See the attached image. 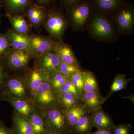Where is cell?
<instances>
[{
	"mask_svg": "<svg viewBox=\"0 0 134 134\" xmlns=\"http://www.w3.org/2000/svg\"><path fill=\"white\" fill-rule=\"evenodd\" d=\"M68 25V21L64 13L56 7L47 8V15L43 27L51 37L59 42L63 38Z\"/></svg>",
	"mask_w": 134,
	"mask_h": 134,
	"instance_id": "6da1fadb",
	"label": "cell"
},
{
	"mask_svg": "<svg viewBox=\"0 0 134 134\" xmlns=\"http://www.w3.org/2000/svg\"><path fill=\"white\" fill-rule=\"evenodd\" d=\"M109 15L94 10L89 25L92 36L101 41H109L115 35V29Z\"/></svg>",
	"mask_w": 134,
	"mask_h": 134,
	"instance_id": "7a4b0ae2",
	"label": "cell"
},
{
	"mask_svg": "<svg viewBox=\"0 0 134 134\" xmlns=\"http://www.w3.org/2000/svg\"><path fill=\"white\" fill-rule=\"evenodd\" d=\"M7 98L31 100L22 76L9 74L7 77L0 90V100Z\"/></svg>",
	"mask_w": 134,
	"mask_h": 134,
	"instance_id": "3957f363",
	"label": "cell"
},
{
	"mask_svg": "<svg viewBox=\"0 0 134 134\" xmlns=\"http://www.w3.org/2000/svg\"><path fill=\"white\" fill-rule=\"evenodd\" d=\"M94 11L89 0H80L71 6L67 11V19L75 30H82Z\"/></svg>",
	"mask_w": 134,
	"mask_h": 134,
	"instance_id": "277c9868",
	"label": "cell"
},
{
	"mask_svg": "<svg viewBox=\"0 0 134 134\" xmlns=\"http://www.w3.org/2000/svg\"><path fill=\"white\" fill-rule=\"evenodd\" d=\"M31 100L35 107L41 110L59 105L58 92L51 85L48 78L42 83L32 96Z\"/></svg>",
	"mask_w": 134,
	"mask_h": 134,
	"instance_id": "5b68a950",
	"label": "cell"
},
{
	"mask_svg": "<svg viewBox=\"0 0 134 134\" xmlns=\"http://www.w3.org/2000/svg\"><path fill=\"white\" fill-rule=\"evenodd\" d=\"M109 15L114 20L118 31L122 34L132 32L134 26V8L130 3L125 2Z\"/></svg>",
	"mask_w": 134,
	"mask_h": 134,
	"instance_id": "8992f818",
	"label": "cell"
},
{
	"mask_svg": "<svg viewBox=\"0 0 134 134\" xmlns=\"http://www.w3.org/2000/svg\"><path fill=\"white\" fill-rule=\"evenodd\" d=\"M42 110L44 114L47 127L50 133L63 132L71 134L65 112L60 106L58 105Z\"/></svg>",
	"mask_w": 134,
	"mask_h": 134,
	"instance_id": "52a82bcc",
	"label": "cell"
},
{
	"mask_svg": "<svg viewBox=\"0 0 134 134\" xmlns=\"http://www.w3.org/2000/svg\"><path fill=\"white\" fill-rule=\"evenodd\" d=\"M32 58L31 54L27 51L11 48L3 60L7 70L24 71Z\"/></svg>",
	"mask_w": 134,
	"mask_h": 134,
	"instance_id": "ba28073f",
	"label": "cell"
},
{
	"mask_svg": "<svg viewBox=\"0 0 134 134\" xmlns=\"http://www.w3.org/2000/svg\"><path fill=\"white\" fill-rule=\"evenodd\" d=\"M58 42L48 36L41 34H30L31 53L35 59L56 48Z\"/></svg>",
	"mask_w": 134,
	"mask_h": 134,
	"instance_id": "9c48e42d",
	"label": "cell"
},
{
	"mask_svg": "<svg viewBox=\"0 0 134 134\" xmlns=\"http://www.w3.org/2000/svg\"><path fill=\"white\" fill-rule=\"evenodd\" d=\"M24 71L22 77L31 98L42 83L48 79L49 75L35 65L30 68H28Z\"/></svg>",
	"mask_w": 134,
	"mask_h": 134,
	"instance_id": "30bf717a",
	"label": "cell"
},
{
	"mask_svg": "<svg viewBox=\"0 0 134 134\" xmlns=\"http://www.w3.org/2000/svg\"><path fill=\"white\" fill-rule=\"evenodd\" d=\"M56 48L35 58L34 65L49 75L57 71L61 61Z\"/></svg>",
	"mask_w": 134,
	"mask_h": 134,
	"instance_id": "8fae6325",
	"label": "cell"
},
{
	"mask_svg": "<svg viewBox=\"0 0 134 134\" xmlns=\"http://www.w3.org/2000/svg\"><path fill=\"white\" fill-rule=\"evenodd\" d=\"M32 28L40 31L47 15V8L31 3L27 7L24 14Z\"/></svg>",
	"mask_w": 134,
	"mask_h": 134,
	"instance_id": "7c38bea8",
	"label": "cell"
},
{
	"mask_svg": "<svg viewBox=\"0 0 134 134\" xmlns=\"http://www.w3.org/2000/svg\"><path fill=\"white\" fill-rule=\"evenodd\" d=\"M5 33L7 35L11 48L18 50H25L31 53L30 47V34H23L17 33L11 28H9Z\"/></svg>",
	"mask_w": 134,
	"mask_h": 134,
	"instance_id": "4fadbf2b",
	"label": "cell"
},
{
	"mask_svg": "<svg viewBox=\"0 0 134 134\" xmlns=\"http://www.w3.org/2000/svg\"><path fill=\"white\" fill-rule=\"evenodd\" d=\"M81 99L86 107L88 114L102 107L107 100L105 97L101 96L99 91H96L83 92Z\"/></svg>",
	"mask_w": 134,
	"mask_h": 134,
	"instance_id": "5bb4252c",
	"label": "cell"
},
{
	"mask_svg": "<svg viewBox=\"0 0 134 134\" xmlns=\"http://www.w3.org/2000/svg\"><path fill=\"white\" fill-rule=\"evenodd\" d=\"M91 113L93 126L97 130H111L115 126L112 117L102 107Z\"/></svg>",
	"mask_w": 134,
	"mask_h": 134,
	"instance_id": "9a60e30c",
	"label": "cell"
},
{
	"mask_svg": "<svg viewBox=\"0 0 134 134\" xmlns=\"http://www.w3.org/2000/svg\"><path fill=\"white\" fill-rule=\"evenodd\" d=\"M12 105L14 110L29 120L34 110V105L31 100L23 99L7 98L3 99Z\"/></svg>",
	"mask_w": 134,
	"mask_h": 134,
	"instance_id": "2e32d148",
	"label": "cell"
},
{
	"mask_svg": "<svg viewBox=\"0 0 134 134\" xmlns=\"http://www.w3.org/2000/svg\"><path fill=\"white\" fill-rule=\"evenodd\" d=\"M29 122L35 134H48V131L43 111L34 106L32 114L29 118Z\"/></svg>",
	"mask_w": 134,
	"mask_h": 134,
	"instance_id": "e0dca14e",
	"label": "cell"
},
{
	"mask_svg": "<svg viewBox=\"0 0 134 134\" xmlns=\"http://www.w3.org/2000/svg\"><path fill=\"white\" fill-rule=\"evenodd\" d=\"M65 112L66 120L71 132L78 120L88 113L86 107L83 103H79L70 107Z\"/></svg>",
	"mask_w": 134,
	"mask_h": 134,
	"instance_id": "ac0fdd59",
	"label": "cell"
},
{
	"mask_svg": "<svg viewBox=\"0 0 134 134\" xmlns=\"http://www.w3.org/2000/svg\"><path fill=\"white\" fill-rule=\"evenodd\" d=\"M9 20L12 29L20 34H30L31 26L23 14H5Z\"/></svg>",
	"mask_w": 134,
	"mask_h": 134,
	"instance_id": "d6986e66",
	"label": "cell"
},
{
	"mask_svg": "<svg viewBox=\"0 0 134 134\" xmlns=\"http://www.w3.org/2000/svg\"><path fill=\"white\" fill-rule=\"evenodd\" d=\"M11 129L14 134H35L29 120L13 111Z\"/></svg>",
	"mask_w": 134,
	"mask_h": 134,
	"instance_id": "ffe728a7",
	"label": "cell"
},
{
	"mask_svg": "<svg viewBox=\"0 0 134 134\" xmlns=\"http://www.w3.org/2000/svg\"><path fill=\"white\" fill-rule=\"evenodd\" d=\"M32 0H3L5 14H23Z\"/></svg>",
	"mask_w": 134,
	"mask_h": 134,
	"instance_id": "44dd1931",
	"label": "cell"
},
{
	"mask_svg": "<svg viewBox=\"0 0 134 134\" xmlns=\"http://www.w3.org/2000/svg\"><path fill=\"white\" fill-rule=\"evenodd\" d=\"M96 11L108 15L125 2L124 0H89Z\"/></svg>",
	"mask_w": 134,
	"mask_h": 134,
	"instance_id": "7402d4cb",
	"label": "cell"
},
{
	"mask_svg": "<svg viewBox=\"0 0 134 134\" xmlns=\"http://www.w3.org/2000/svg\"><path fill=\"white\" fill-rule=\"evenodd\" d=\"M56 48L61 61L80 68L79 62L69 44L64 43L63 41H58Z\"/></svg>",
	"mask_w": 134,
	"mask_h": 134,
	"instance_id": "603a6c76",
	"label": "cell"
},
{
	"mask_svg": "<svg viewBox=\"0 0 134 134\" xmlns=\"http://www.w3.org/2000/svg\"><path fill=\"white\" fill-rule=\"evenodd\" d=\"M93 127L91 117L88 113L77 122L72 130L71 134H89Z\"/></svg>",
	"mask_w": 134,
	"mask_h": 134,
	"instance_id": "cb8c5ba5",
	"label": "cell"
},
{
	"mask_svg": "<svg viewBox=\"0 0 134 134\" xmlns=\"http://www.w3.org/2000/svg\"><path fill=\"white\" fill-rule=\"evenodd\" d=\"M58 97L59 105L66 110L70 107L82 103L72 93L70 92H58Z\"/></svg>",
	"mask_w": 134,
	"mask_h": 134,
	"instance_id": "d4e9b609",
	"label": "cell"
},
{
	"mask_svg": "<svg viewBox=\"0 0 134 134\" xmlns=\"http://www.w3.org/2000/svg\"><path fill=\"white\" fill-rule=\"evenodd\" d=\"M131 80L127 79L126 75L122 74L116 75L111 85L110 91L105 97L106 99H107L109 98L114 92L126 89L128 84Z\"/></svg>",
	"mask_w": 134,
	"mask_h": 134,
	"instance_id": "484cf974",
	"label": "cell"
},
{
	"mask_svg": "<svg viewBox=\"0 0 134 134\" xmlns=\"http://www.w3.org/2000/svg\"><path fill=\"white\" fill-rule=\"evenodd\" d=\"M84 85L83 92L99 91V86L93 73L88 71H82Z\"/></svg>",
	"mask_w": 134,
	"mask_h": 134,
	"instance_id": "4316f807",
	"label": "cell"
},
{
	"mask_svg": "<svg viewBox=\"0 0 134 134\" xmlns=\"http://www.w3.org/2000/svg\"><path fill=\"white\" fill-rule=\"evenodd\" d=\"M69 77L57 70L49 75L48 80L52 86L56 91L68 81Z\"/></svg>",
	"mask_w": 134,
	"mask_h": 134,
	"instance_id": "83f0119b",
	"label": "cell"
},
{
	"mask_svg": "<svg viewBox=\"0 0 134 134\" xmlns=\"http://www.w3.org/2000/svg\"><path fill=\"white\" fill-rule=\"evenodd\" d=\"M72 83L81 95L83 91L84 80L82 71L81 70L72 74L69 77Z\"/></svg>",
	"mask_w": 134,
	"mask_h": 134,
	"instance_id": "f1b7e54d",
	"label": "cell"
},
{
	"mask_svg": "<svg viewBox=\"0 0 134 134\" xmlns=\"http://www.w3.org/2000/svg\"><path fill=\"white\" fill-rule=\"evenodd\" d=\"M57 70L60 72L65 76L69 77L72 74L80 70V68L68 64L61 61L57 69Z\"/></svg>",
	"mask_w": 134,
	"mask_h": 134,
	"instance_id": "f546056e",
	"label": "cell"
},
{
	"mask_svg": "<svg viewBox=\"0 0 134 134\" xmlns=\"http://www.w3.org/2000/svg\"><path fill=\"white\" fill-rule=\"evenodd\" d=\"M11 47L5 33H0V58H4Z\"/></svg>",
	"mask_w": 134,
	"mask_h": 134,
	"instance_id": "4dcf8cb0",
	"label": "cell"
},
{
	"mask_svg": "<svg viewBox=\"0 0 134 134\" xmlns=\"http://www.w3.org/2000/svg\"><path fill=\"white\" fill-rule=\"evenodd\" d=\"M57 91L58 92H70L74 94L78 99L81 100V94L72 83L69 77L68 81L60 87Z\"/></svg>",
	"mask_w": 134,
	"mask_h": 134,
	"instance_id": "1f68e13d",
	"label": "cell"
},
{
	"mask_svg": "<svg viewBox=\"0 0 134 134\" xmlns=\"http://www.w3.org/2000/svg\"><path fill=\"white\" fill-rule=\"evenodd\" d=\"M132 126L131 124H119L114 126L111 130L113 134H130Z\"/></svg>",
	"mask_w": 134,
	"mask_h": 134,
	"instance_id": "d6a6232c",
	"label": "cell"
},
{
	"mask_svg": "<svg viewBox=\"0 0 134 134\" xmlns=\"http://www.w3.org/2000/svg\"><path fill=\"white\" fill-rule=\"evenodd\" d=\"M8 75L5 67L3 58H0V90Z\"/></svg>",
	"mask_w": 134,
	"mask_h": 134,
	"instance_id": "836d02e7",
	"label": "cell"
},
{
	"mask_svg": "<svg viewBox=\"0 0 134 134\" xmlns=\"http://www.w3.org/2000/svg\"><path fill=\"white\" fill-rule=\"evenodd\" d=\"M55 0H32V3L41 7L48 8L54 2Z\"/></svg>",
	"mask_w": 134,
	"mask_h": 134,
	"instance_id": "e575fe53",
	"label": "cell"
},
{
	"mask_svg": "<svg viewBox=\"0 0 134 134\" xmlns=\"http://www.w3.org/2000/svg\"><path fill=\"white\" fill-rule=\"evenodd\" d=\"M79 1L80 0H59V1L61 5L65 9L67 12L71 6Z\"/></svg>",
	"mask_w": 134,
	"mask_h": 134,
	"instance_id": "d590c367",
	"label": "cell"
},
{
	"mask_svg": "<svg viewBox=\"0 0 134 134\" xmlns=\"http://www.w3.org/2000/svg\"><path fill=\"white\" fill-rule=\"evenodd\" d=\"M0 134H14L12 129L8 127L1 119H0Z\"/></svg>",
	"mask_w": 134,
	"mask_h": 134,
	"instance_id": "8d00e7d4",
	"label": "cell"
},
{
	"mask_svg": "<svg viewBox=\"0 0 134 134\" xmlns=\"http://www.w3.org/2000/svg\"><path fill=\"white\" fill-rule=\"evenodd\" d=\"M89 134H113L111 130H97L96 132H91Z\"/></svg>",
	"mask_w": 134,
	"mask_h": 134,
	"instance_id": "74e56055",
	"label": "cell"
},
{
	"mask_svg": "<svg viewBox=\"0 0 134 134\" xmlns=\"http://www.w3.org/2000/svg\"><path fill=\"white\" fill-rule=\"evenodd\" d=\"M3 0H0V24H1L2 17L3 16L1 12V10L3 7Z\"/></svg>",
	"mask_w": 134,
	"mask_h": 134,
	"instance_id": "f35d334b",
	"label": "cell"
},
{
	"mask_svg": "<svg viewBox=\"0 0 134 134\" xmlns=\"http://www.w3.org/2000/svg\"><path fill=\"white\" fill-rule=\"evenodd\" d=\"M123 98L124 99H130L133 103H134V96L133 95H131V96H129L128 97H123Z\"/></svg>",
	"mask_w": 134,
	"mask_h": 134,
	"instance_id": "ab89813d",
	"label": "cell"
},
{
	"mask_svg": "<svg viewBox=\"0 0 134 134\" xmlns=\"http://www.w3.org/2000/svg\"><path fill=\"white\" fill-rule=\"evenodd\" d=\"M48 134H68L67 133L65 132H54V133H50Z\"/></svg>",
	"mask_w": 134,
	"mask_h": 134,
	"instance_id": "60d3db41",
	"label": "cell"
}]
</instances>
